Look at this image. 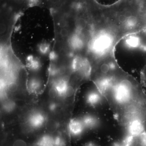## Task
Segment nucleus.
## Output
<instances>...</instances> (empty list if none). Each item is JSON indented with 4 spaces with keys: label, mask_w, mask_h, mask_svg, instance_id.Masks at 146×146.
<instances>
[{
    "label": "nucleus",
    "mask_w": 146,
    "mask_h": 146,
    "mask_svg": "<svg viewBox=\"0 0 146 146\" xmlns=\"http://www.w3.org/2000/svg\"><path fill=\"white\" fill-rule=\"evenodd\" d=\"M26 60L27 66L30 70L37 72L40 70L42 64L39 58L35 57L32 55H29L27 57Z\"/></svg>",
    "instance_id": "11"
},
{
    "label": "nucleus",
    "mask_w": 146,
    "mask_h": 146,
    "mask_svg": "<svg viewBox=\"0 0 146 146\" xmlns=\"http://www.w3.org/2000/svg\"><path fill=\"white\" fill-rule=\"evenodd\" d=\"M141 83L142 86L146 87V64L141 71Z\"/></svg>",
    "instance_id": "17"
},
{
    "label": "nucleus",
    "mask_w": 146,
    "mask_h": 146,
    "mask_svg": "<svg viewBox=\"0 0 146 146\" xmlns=\"http://www.w3.org/2000/svg\"><path fill=\"white\" fill-rule=\"evenodd\" d=\"M125 146H146V131L135 136H129Z\"/></svg>",
    "instance_id": "6"
},
{
    "label": "nucleus",
    "mask_w": 146,
    "mask_h": 146,
    "mask_svg": "<svg viewBox=\"0 0 146 146\" xmlns=\"http://www.w3.org/2000/svg\"><path fill=\"white\" fill-rule=\"evenodd\" d=\"M91 24L86 52L91 64L114 55L119 42L117 35L101 13L94 17Z\"/></svg>",
    "instance_id": "2"
},
{
    "label": "nucleus",
    "mask_w": 146,
    "mask_h": 146,
    "mask_svg": "<svg viewBox=\"0 0 146 146\" xmlns=\"http://www.w3.org/2000/svg\"><path fill=\"white\" fill-rule=\"evenodd\" d=\"M49 95L50 98H54L58 96L57 91L53 86H52L49 91Z\"/></svg>",
    "instance_id": "20"
},
{
    "label": "nucleus",
    "mask_w": 146,
    "mask_h": 146,
    "mask_svg": "<svg viewBox=\"0 0 146 146\" xmlns=\"http://www.w3.org/2000/svg\"><path fill=\"white\" fill-rule=\"evenodd\" d=\"M85 146H97L95 145V144L93 143H89L87 144Z\"/></svg>",
    "instance_id": "27"
},
{
    "label": "nucleus",
    "mask_w": 146,
    "mask_h": 146,
    "mask_svg": "<svg viewBox=\"0 0 146 146\" xmlns=\"http://www.w3.org/2000/svg\"><path fill=\"white\" fill-rule=\"evenodd\" d=\"M13 146H27V145L25 141L22 140H18L14 142Z\"/></svg>",
    "instance_id": "21"
},
{
    "label": "nucleus",
    "mask_w": 146,
    "mask_h": 146,
    "mask_svg": "<svg viewBox=\"0 0 146 146\" xmlns=\"http://www.w3.org/2000/svg\"><path fill=\"white\" fill-rule=\"evenodd\" d=\"M80 118L85 128H93L99 123V120L94 115L87 114Z\"/></svg>",
    "instance_id": "10"
},
{
    "label": "nucleus",
    "mask_w": 146,
    "mask_h": 146,
    "mask_svg": "<svg viewBox=\"0 0 146 146\" xmlns=\"http://www.w3.org/2000/svg\"><path fill=\"white\" fill-rule=\"evenodd\" d=\"M27 88L29 92L31 94H37L42 90V81L36 78H32L28 81Z\"/></svg>",
    "instance_id": "8"
},
{
    "label": "nucleus",
    "mask_w": 146,
    "mask_h": 146,
    "mask_svg": "<svg viewBox=\"0 0 146 146\" xmlns=\"http://www.w3.org/2000/svg\"><path fill=\"white\" fill-rule=\"evenodd\" d=\"M47 122V117L41 110H34L30 112L27 118L28 125L33 129L41 128Z\"/></svg>",
    "instance_id": "3"
},
{
    "label": "nucleus",
    "mask_w": 146,
    "mask_h": 146,
    "mask_svg": "<svg viewBox=\"0 0 146 146\" xmlns=\"http://www.w3.org/2000/svg\"><path fill=\"white\" fill-rule=\"evenodd\" d=\"M56 108V105L55 104L52 103L51 104H50L49 106V108L50 109V110L51 111H54V110Z\"/></svg>",
    "instance_id": "25"
},
{
    "label": "nucleus",
    "mask_w": 146,
    "mask_h": 146,
    "mask_svg": "<svg viewBox=\"0 0 146 146\" xmlns=\"http://www.w3.org/2000/svg\"><path fill=\"white\" fill-rule=\"evenodd\" d=\"M58 25L62 28H65L68 25L67 21L64 19H60L58 23Z\"/></svg>",
    "instance_id": "22"
},
{
    "label": "nucleus",
    "mask_w": 146,
    "mask_h": 146,
    "mask_svg": "<svg viewBox=\"0 0 146 146\" xmlns=\"http://www.w3.org/2000/svg\"><path fill=\"white\" fill-rule=\"evenodd\" d=\"M101 94L120 125L127 127L135 121L145 123L146 93L141 83L121 67Z\"/></svg>",
    "instance_id": "1"
},
{
    "label": "nucleus",
    "mask_w": 146,
    "mask_h": 146,
    "mask_svg": "<svg viewBox=\"0 0 146 146\" xmlns=\"http://www.w3.org/2000/svg\"><path fill=\"white\" fill-rule=\"evenodd\" d=\"M60 34L62 37H67L69 35V31L67 29L62 28L60 30Z\"/></svg>",
    "instance_id": "23"
},
{
    "label": "nucleus",
    "mask_w": 146,
    "mask_h": 146,
    "mask_svg": "<svg viewBox=\"0 0 146 146\" xmlns=\"http://www.w3.org/2000/svg\"><path fill=\"white\" fill-rule=\"evenodd\" d=\"M18 88V85L15 81H11L8 82L7 84V90L11 92H14L17 91Z\"/></svg>",
    "instance_id": "18"
},
{
    "label": "nucleus",
    "mask_w": 146,
    "mask_h": 146,
    "mask_svg": "<svg viewBox=\"0 0 146 146\" xmlns=\"http://www.w3.org/2000/svg\"><path fill=\"white\" fill-rule=\"evenodd\" d=\"M85 127L80 118L70 119L68 124V129L70 134L78 136L83 132Z\"/></svg>",
    "instance_id": "5"
},
{
    "label": "nucleus",
    "mask_w": 146,
    "mask_h": 146,
    "mask_svg": "<svg viewBox=\"0 0 146 146\" xmlns=\"http://www.w3.org/2000/svg\"><path fill=\"white\" fill-rule=\"evenodd\" d=\"M36 146H54V137L50 134H44L35 143Z\"/></svg>",
    "instance_id": "12"
},
{
    "label": "nucleus",
    "mask_w": 146,
    "mask_h": 146,
    "mask_svg": "<svg viewBox=\"0 0 146 146\" xmlns=\"http://www.w3.org/2000/svg\"><path fill=\"white\" fill-rule=\"evenodd\" d=\"M50 45L46 42L40 43L38 46V50L41 54L45 55L49 54L50 52Z\"/></svg>",
    "instance_id": "13"
},
{
    "label": "nucleus",
    "mask_w": 146,
    "mask_h": 146,
    "mask_svg": "<svg viewBox=\"0 0 146 146\" xmlns=\"http://www.w3.org/2000/svg\"><path fill=\"white\" fill-rule=\"evenodd\" d=\"M145 124L144 123L139 121L131 123L127 127L130 134L129 136L139 135L145 131Z\"/></svg>",
    "instance_id": "9"
},
{
    "label": "nucleus",
    "mask_w": 146,
    "mask_h": 146,
    "mask_svg": "<svg viewBox=\"0 0 146 146\" xmlns=\"http://www.w3.org/2000/svg\"><path fill=\"white\" fill-rule=\"evenodd\" d=\"M65 140L60 135L54 137V146H65Z\"/></svg>",
    "instance_id": "16"
},
{
    "label": "nucleus",
    "mask_w": 146,
    "mask_h": 146,
    "mask_svg": "<svg viewBox=\"0 0 146 146\" xmlns=\"http://www.w3.org/2000/svg\"><path fill=\"white\" fill-rule=\"evenodd\" d=\"M49 59L52 63H54L58 59V55L57 53L54 51H51L48 54Z\"/></svg>",
    "instance_id": "19"
},
{
    "label": "nucleus",
    "mask_w": 146,
    "mask_h": 146,
    "mask_svg": "<svg viewBox=\"0 0 146 146\" xmlns=\"http://www.w3.org/2000/svg\"><path fill=\"white\" fill-rule=\"evenodd\" d=\"M103 97L97 89L89 91L86 95V101L87 104L92 106H96L101 101L102 97Z\"/></svg>",
    "instance_id": "7"
},
{
    "label": "nucleus",
    "mask_w": 146,
    "mask_h": 146,
    "mask_svg": "<svg viewBox=\"0 0 146 146\" xmlns=\"http://www.w3.org/2000/svg\"><path fill=\"white\" fill-rule=\"evenodd\" d=\"M75 88L74 87L73 85L70 84L67 88V90L65 92L64 98H71L74 96V94L75 93Z\"/></svg>",
    "instance_id": "15"
},
{
    "label": "nucleus",
    "mask_w": 146,
    "mask_h": 146,
    "mask_svg": "<svg viewBox=\"0 0 146 146\" xmlns=\"http://www.w3.org/2000/svg\"><path fill=\"white\" fill-rule=\"evenodd\" d=\"M30 3H35L37 2L38 0H28Z\"/></svg>",
    "instance_id": "26"
},
{
    "label": "nucleus",
    "mask_w": 146,
    "mask_h": 146,
    "mask_svg": "<svg viewBox=\"0 0 146 146\" xmlns=\"http://www.w3.org/2000/svg\"><path fill=\"white\" fill-rule=\"evenodd\" d=\"M70 84V77L68 76H64L56 79L53 82L52 86L57 91L58 96L64 98L65 92Z\"/></svg>",
    "instance_id": "4"
},
{
    "label": "nucleus",
    "mask_w": 146,
    "mask_h": 146,
    "mask_svg": "<svg viewBox=\"0 0 146 146\" xmlns=\"http://www.w3.org/2000/svg\"><path fill=\"white\" fill-rule=\"evenodd\" d=\"M15 103L10 100H6L3 104V108L5 112H9L15 109Z\"/></svg>",
    "instance_id": "14"
},
{
    "label": "nucleus",
    "mask_w": 146,
    "mask_h": 146,
    "mask_svg": "<svg viewBox=\"0 0 146 146\" xmlns=\"http://www.w3.org/2000/svg\"><path fill=\"white\" fill-rule=\"evenodd\" d=\"M6 30V26L5 24H1V27H0V32L1 34H3L5 33Z\"/></svg>",
    "instance_id": "24"
}]
</instances>
